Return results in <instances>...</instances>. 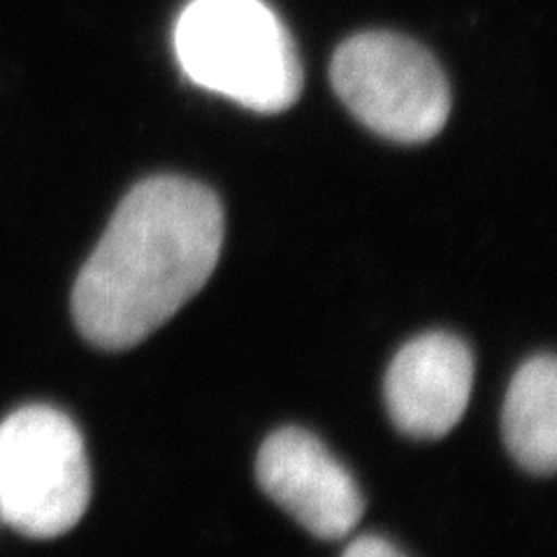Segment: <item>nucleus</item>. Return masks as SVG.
<instances>
[{"label": "nucleus", "instance_id": "obj_1", "mask_svg": "<svg viewBox=\"0 0 557 557\" xmlns=\"http://www.w3.org/2000/svg\"><path fill=\"white\" fill-rule=\"evenodd\" d=\"M223 207L207 186L161 174L121 200L73 290L79 333L128 348L168 323L216 270Z\"/></svg>", "mask_w": 557, "mask_h": 557}, {"label": "nucleus", "instance_id": "obj_2", "mask_svg": "<svg viewBox=\"0 0 557 557\" xmlns=\"http://www.w3.org/2000/svg\"><path fill=\"white\" fill-rule=\"evenodd\" d=\"M186 77L260 114L286 112L302 94V65L265 0H190L174 26Z\"/></svg>", "mask_w": 557, "mask_h": 557}, {"label": "nucleus", "instance_id": "obj_3", "mask_svg": "<svg viewBox=\"0 0 557 557\" xmlns=\"http://www.w3.org/2000/svg\"><path fill=\"white\" fill-rule=\"evenodd\" d=\"M91 499V469L73 418L47 405L0 423V518L30 539L73 530Z\"/></svg>", "mask_w": 557, "mask_h": 557}, {"label": "nucleus", "instance_id": "obj_4", "mask_svg": "<svg viewBox=\"0 0 557 557\" xmlns=\"http://www.w3.org/2000/svg\"><path fill=\"white\" fill-rule=\"evenodd\" d=\"M330 82L362 126L393 143H428L450 114L442 65L425 47L397 33L372 30L342 42Z\"/></svg>", "mask_w": 557, "mask_h": 557}, {"label": "nucleus", "instance_id": "obj_5", "mask_svg": "<svg viewBox=\"0 0 557 557\" xmlns=\"http://www.w3.org/2000/svg\"><path fill=\"white\" fill-rule=\"evenodd\" d=\"M256 474L278 507L321 539H344L362 518L356 479L307 430H276L260 446Z\"/></svg>", "mask_w": 557, "mask_h": 557}, {"label": "nucleus", "instance_id": "obj_6", "mask_svg": "<svg viewBox=\"0 0 557 557\" xmlns=\"http://www.w3.org/2000/svg\"><path fill=\"white\" fill-rule=\"evenodd\" d=\"M474 386L467 344L428 333L399 348L386 374V407L409 437L440 440L460 423Z\"/></svg>", "mask_w": 557, "mask_h": 557}, {"label": "nucleus", "instance_id": "obj_7", "mask_svg": "<svg viewBox=\"0 0 557 557\" xmlns=\"http://www.w3.org/2000/svg\"><path fill=\"white\" fill-rule=\"evenodd\" d=\"M504 442L518 465L553 474L557 462V368L553 356H534L516 372L504 403Z\"/></svg>", "mask_w": 557, "mask_h": 557}, {"label": "nucleus", "instance_id": "obj_8", "mask_svg": "<svg viewBox=\"0 0 557 557\" xmlns=\"http://www.w3.org/2000/svg\"><path fill=\"white\" fill-rule=\"evenodd\" d=\"M342 557H407L403 550H397L391 542L381 536H358L356 542L348 544Z\"/></svg>", "mask_w": 557, "mask_h": 557}]
</instances>
